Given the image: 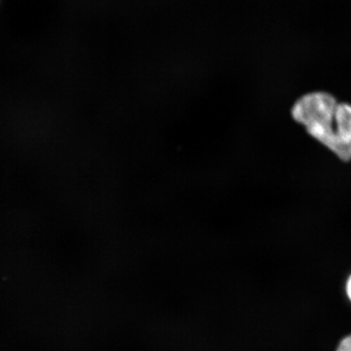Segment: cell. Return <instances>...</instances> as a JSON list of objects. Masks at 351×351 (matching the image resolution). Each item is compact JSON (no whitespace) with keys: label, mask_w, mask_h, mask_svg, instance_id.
I'll list each match as a JSON object with an SVG mask.
<instances>
[{"label":"cell","mask_w":351,"mask_h":351,"mask_svg":"<svg viewBox=\"0 0 351 351\" xmlns=\"http://www.w3.org/2000/svg\"><path fill=\"white\" fill-rule=\"evenodd\" d=\"M293 119L307 133L334 152L341 160H351V105L339 103L332 95H304L292 108Z\"/></svg>","instance_id":"obj_1"},{"label":"cell","mask_w":351,"mask_h":351,"mask_svg":"<svg viewBox=\"0 0 351 351\" xmlns=\"http://www.w3.org/2000/svg\"><path fill=\"white\" fill-rule=\"evenodd\" d=\"M346 293H348V298L351 301V276L348 278V284H346Z\"/></svg>","instance_id":"obj_3"},{"label":"cell","mask_w":351,"mask_h":351,"mask_svg":"<svg viewBox=\"0 0 351 351\" xmlns=\"http://www.w3.org/2000/svg\"><path fill=\"white\" fill-rule=\"evenodd\" d=\"M337 351H351V335L343 339V341L339 343Z\"/></svg>","instance_id":"obj_2"}]
</instances>
